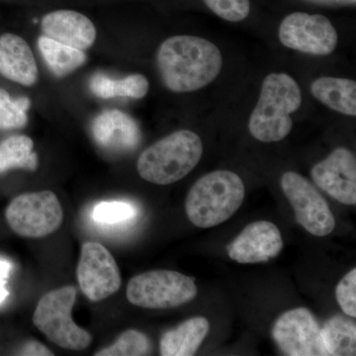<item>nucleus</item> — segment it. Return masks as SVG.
<instances>
[{"mask_svg": "<svg viewBox=\"0 0 356 356\" xmlns=\"http://www.w3.org/2000/svg\"><path fill=\"white\" fill-rule=\"evenodd\" d=\"M163 83L173 92L196 91L212 83L221 72V51L199 37L175 36L165 40L158 51Z\"/></svg>", "mask_w": 356, "mask_h": 356, "instance_id": "obj_1", "label": "nucleus"}, {"mask_svg": "<svg viewBox=\"0 0 356 356\" xmlns=\"http://www.w3.org/2000/svg\"><path fill=\"white\" fill-rule=\"evenodd\" d=\"M242 178L229 170H216L199 178L187 194L189 221L207 229L226 222L240 209L245 198Z\"/></svg>", "mask_w": 356, "mask_h": 356, "instance_id": "obj_2", "label": "nucleus"}, {"mask_svg": "<svg viewBox=\"0 0 356 356\" xmlns=\"http://www.w3.org/2000/svg\"><path fill=\"white\" fill-rule=\"evenodd\" d=\"M302 93L298 83L286 74L264 79L259 102L248 123L252 137L264 143L280 142L291 132L292 113L299 109Z\"/></svg>", "mask_w": 356, "mask_h": 356, "instance_id": "obj_3", "label": "nucleus"}, {"mask_svg": "<svg viewBox=\"0 0 356 356\" xmlns=\"http://www.w3.org/2000/svg\"><path fill=\"white\" fill-rule=\"evenodd\" d=\"M202 154L203 145L197 134L177 131L143 152L138 159V172L151 184H172L194 170Z\"/></svg>", "mask_w": 356, "mask_h": 356, "instance_id": "obj_4", "label": "nucleus"}, {"mask_svg": "<svg viewBox=\"0 0 356 356\" xmlns=\"http://www.w3.org/2000/svg\"><path fill=\"white\" fill-rule=\"evenodd\" d=\"M76 289L65 286L44 294L33 316V323L51 343L69 350H84L92 336L79 327L72 318Z\"/></svg>", "mask_w": 356, "mask_h": 356, "instance_id": "obj_5", "label": "nucleus"}, {"mask_svg": "<svg viewBox=\"0 0 356 356\" xmlns=\"http://www.w3.org/2000/svg\"><path fill=\"white\" fill-rule=\"evenodd\" d=\"M127 299L146 309H168L184 305L195 298V280L172 270H153L138 274L129 281Z\"/></svg>", "mask_w": 356, "mask_h": 356, "instance_id": "obj_6", "label": "nucleus"}, {"mask_svg": "<svg viewBox=\"0 0 356 356\" xmlns=\"http://www.w3.org/2000/svg\"><path fill=\"white\" fill-rule=\"evenodd\" d=\"M6 217L14 233L24 238H38L60 229L64 211L54 192H32L14 198L7 207Z\"/></svg>", "mask_w": 356, "mask_h": 356, "instance_id": "obj_7", "label": "nucleus"}, {"mask_svg": "<svg viewBox=\"0 0 356 356\" xmlns=\"http://www.w3.org/2000/svg\"><path fill=\"white\" fill-rule=\"evenodd\" d=\"M281 187L291 204L297 222L312 235H330L336 227V219L329 204L306 178L294 172H285Z\"/></svg>", "mask_w": 356, "mask_h": 356, "instance_id": "obj_8", "label": "nucleus"}, {"mask_svg": "<svg viewBox=\"0 0 356 356\" xmlns=\"http://www.w3.org/2000/svg\"><path fill=\"white\" fill-rule=\"evenodd\" d=\"M81 291L91 302L112 296L122 284L120 269L106 248L95 242L84 243L76 269Z\"/></svg>", "mask_w": 356, "mask_h": 356, "instance_id": "obj_9", "label": "nucleus"}, {"mask_svg": "<svg viewBox=\"0 0 356 356\" xmlns=\"http://www.w3.org/2000/svg\"><path fill=\"white\" fill-rule=\"evenodd\" d=\"M280 39L287 48L316 56L330 55L337 44V31L331 21L318 14H290L281 23Z\"/></svg>", "mask_w": 356, "mask_h": 356, "instance_id": "obj_10", "label": "nucleus"}, {"mask_svg": "<svg viewBox=\"0 0 356 356\" xmlns=\"http://www.w3.org/2000/svg\"><path fill=\"white\" fill-rule=\"evenodd\" d=\"M273 337L290 356H327L317 320L308 309L285 312L273 325Z\"/></svg>", "mask_w": 356, "mask_h": 356, "instance_id": "obj_11", "label": "nucleus"}, {"mask_svg": "<svg viewBox=\"0 0 356 356\" xmlns=\"http://www.w3.org/2000/svg\"><path fill=\"white\" fill-rule=\"evenodd\" d=\"M314 182L346 205L356 204V159L346 147H337L311 170Z\"/></svg>", "mask_w": 356, "mask_h": 356, "instance_id": "obj_12", "label": "nucleus"}, {"mask_svg": "<svg viewBox=\"0 0 356 356\" xmlns=\"http://www.w3.org/2000/svg\"><path fill=\"white\" fill-rule=\"evenodd\" d=\"M283 240L273 222L257 221L248 225L233 242L227 245L229 259L238 264H259L280 254Z\"/></svg>", "mask_w": 356, "mask_h": 356, "instance_id": "obj_13", "label": "nucleus"}, {"mask_svg": "<svg viewBox=\"0 0 356 356\" xmlns=\"http://www.w3.org/2000/svg\"><path fill=\"white\" fill-rule=\"evenodd\" d=\"M96 144L110 152H128L139 145V126L132 117L119 111L106 110L98 115L92 123Z\"/></svg>", "mask_w": 356, "mask_h": 356, "instance_id": "obj_14", "label": "nucleus"}, {"mask_svg": "<svg viewBox=\"0 0 356 356\" xmlns=\"http://www.w3.org/2000/svg\"><path fill=\"white\" fill-rule=\"evenodd\" d=\"M42 31L54 41L81 51L90 48L96 39L93 23L83 14L72 10L47 14L42 20Z\"/></svg>", "mask_w": 356, "mask_h": 356, "instance_id": "obj_15", "label": "nucleus"}, {"mask_svg": "<svg viewBox=\"0 0 356 356\" xmlns=\"http://www.w3.org/2000/svg\"><path fill=\"white\" fill-rule=\"evenodd\" d=\"M0 74L24 86L36 83V60L29 44L17 35L6 33L0 36Z\"/></svg>", "mask_w": 356, "mask_h": 356, "instance_id": "obj_16", "label": "nucleus"}, {"mask_svg": "<svg viewBox=\"0 0 356 356\" xmlns=\"http://www.w3.org/2000/svg\"><path fill=\"white\" fill-rule=\"evenodd\" d=\"M207 318L194 317L184 321L175 329L165 332L161 339L163 356H191L200 348L209 332Z\"/></svg>", "mask_w": 356, "mask_h": 356, "instance_id": "obj_17", "label": "nucleus"}, {"mask_svg": "<svg viewBox=\"0 0 356 356\" xmlns=\"http://www.w3.org/2000/svg\"><path fill=\"white\" fill-rule=\"evenodd\" d=\"M312 95L334 111L355 116L356 83L337 77H321L311 86Z\"/></svg>", "mask_w": 356, "mask_h": 356, "instance_id": "obj_18", "label": "nucleus"}, {"mask_svg": "<svg viewBox=\"0 0 356 356\" xmlns=\"http://www.w3.org/2000/svg\"><path fill=\"white\" fill-rule=\"evenodd\" d=\"M89 88L97 97L104 99L112 97L140 99L147 95L149 81L142 74H132L122 79H114L97 74L91 77Z\"/></svg>", "mask_w": 356, "mask_h": 356, "instance_id": "obj_19", "label": "nucleus"}, {"mask_svg": "<svg viewBox=\"0 0 356 356\" xmlns=\"http://www.w3.org/2000/svg\"><path fill=\"white\" fill-rule=\"evenodd\" d=\"M38 47L44 62L56 76H67L81 67L86 60L83 51L58 43L46 36L40 37Z\"/></svg>", "mask_w": 356, "mask_h": 356, "instance_id": "obj_20", "label": "nucleus"}, {"mask_svg": "<svg viewBox=\"0 0 356 356\" xmlns=\"http://www.w3.org/2000/svg\"><path fill=\"white\" fill-rule=\"evenodd\" d=\"M327 355H356L355 323L341 316H334L321 329Z\"/></svg>", "mask_w": 356, "mask_h": 356, "instance_id": "obj_21", "label": "nucleus"}, {"mask_svg": "<svg viewBox=\"0 0 356 356\" xmlns=\"http://www.w3.org/2000/svg\"><path fill=\"white\" fill-rule=\"evenodd\" d=\"M34 143L28 136H13L0 144V173L14 168L35 170L38 156L33 152Z\"/></svg>", "mask_w": 356, "mask_h": 356, "instance_id": "obj_22", "label": "nucleus"}, {"mask_svg": "<svg viewBox=\"0 0 356 356\" xmlns=\"http://www.w3.org/2000/svg\"><path fill=\"white\" fill-rule=\"evenodd\" d=\"M149 337L137 330H128L111 346L97 351L95 356H142L151 353Z\"/></svg>", "mask_w": 356, "mask_h": 356, "instance_id": "obj_23", "label": "nucleus"}, {"mask_svg": "<svg viewBox=\"0 0 356 356\" xmlns=\"http://www.w3.org/2000/svg\"><path fill=\"white\" fill-rule=\"evenodd\" d=\"M29 107V98L14 99L7 91L0 89V129L10 130L24 127Z\"/></svg>", "mask_w": 356, "mask_h": 356, "instance_id": "obj_24", "label": "nucleus"}, {"mask_svg": "<svg viewBox=\"0 0 356 356\" xmlns=\"http://www.w3.org/2000/svg\"><path fill=\"white\" fill-rule=\"evenodd\" d=\"M136 216V209L132 204L122 201H106L95 206L93 219L102 224H117L127 221Z\"/></svg>", "mask_w": 356, "mask_h": 356, "instance_id": "obj_25", "label": "nucleus"}, {"mask_svg": "<svg viewBox=\"0 0 356 356\" xmlns=\"http://www.w3.org/2000/svg\"><path fill=\"white\" fill-rule=\"evenodd\" d=\"M217 16L231 22H240L250 14V0H204Z\"/></svg>", "mask_w": 356, "mask_h": 356, "instance_id": "obj_26", "label": "nucleus"}, {"mask_svg": "<svg viewBox=\"0 0 356 356\" xmlns=\"http://www.w3.org/2000/svg\"><path fill=\"white\" fill-rule=\"evenodd\" d=\"M337 303L346 315L356 317V268L339 281L336 289Z\"/></svg>", "mask_w": 356, "mask_h": 356, "instance_id": "obj_27", "label": "nucleus"}, {"mask_svg": "<svg viewBox=\"0 0 356 356\" xmlns=\"http://www.w3.org/2000/svg\"><path fill=\"white\" fill-rule=\"evenodd\" d=\"M21 355L27 356H49L54 355L46 346L36 341H27L20 350Z\"/></svg>", "mask_w": 356, "mask_h": 356, "instance_id": "obj_28", "label": "nucleus"}, {"mask_svg": "<svg viewBox=\"0 0 356 356\" xmlns=\"http://www.w3.org/2000/svg\"><path fill=\"white\" fill-rule=\"evenodd\" d=\"M11 268H13V266L10 262L6 259H0V286H6Z\"/></svg>", "mask_w": 356, "mask_h": 356, "instance_id": "obj_29", "label": "nucleus"}, {"mask_svg": "<svg viewBox=\"0 0 356 356\" xmlns=\"http://www.w3.org/2000/svg\"><path fill=\"white\" fill-rule=\"evenodd\" d=\"M9 292L8 290L6 289V286H0V304H2L6 301Z\"/></svg>", "mask_w": 356, "mask_h": 356, "instance_id": "obj_30", "label": "nucleus"}]
</instances>
